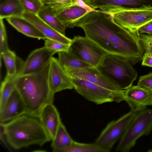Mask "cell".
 <instances>
[{
    "label": "cell",
    "instance_id": "cell-1",
    "mask_svg": "<svg viewBox=\"0 0 152 152\" xmlns=\"http://www.w3.org/2000/svg\"><path fill=\"white\" fill-rule=\"evenodd\" d=\"M77 27L85 37L109 54L120 56L134 65L141 61L145 51L138 30L133 31L117 23L113 16L101 11L88 13Z\"/></svg>",
    "mask_w": 152,
    "mask_h": 152
},
{
    "label": "cell",
    "instance_id": "cell-2",
    "mask_svg": "<svg viewBox=\"0 0 152 152\" xmlns=\"http://www.w3.org/2000/svg\"><path fill=\"white\" fill-rule=\"evenodd\" d=\"M50 62L37 72L18 75L14 78L15 88L24 103L27 114L38 117L42 107L52 103L48 80Z\"/></svg>",
    "mask_w": 152,
    "mask_h": 152
},
{
    "label": "cell",
    "instance_id": "cell-3",
    "mask_svg": "<svg viewBox=\"0 0 152 152\" xmlns=\"http://www.w3.org/2000/svg\"><path fill=\"white\" fill-rule=\"evenodd\" d=\"M0 124L8 145L16 150L33 145L41 146L51 140L38 117L25 114Z\"/></svg>",
    "mask_w": 152,
    "mask_h": 152
},
{
    "label": "cell",
    "instance_id": "cell-4",
    "mask_svg": "<svg viewBox=\"0 0 152 152\" xmlns=\"http://www.w3.org/2000/svg\"><path fill=\"white\" fill-rule=\"evenodd\" d=\"M132 64L120 56L108 54L97 68L110 82L125 91L132 86L137 77V72Z\"/></svg>",
    "mask_w": 152,
    "mask_h": 152
},
{
    "label": "cell",
    "instance_id": "cell-5",
    "mask_svg": "<svg viewBox=\"0 0 152 152\" xmlns=\"http://www.w3.org/2000/svg\"><path fill=\"white\" fill-rule=\"evenodd\" d=\"M152 130V109H145L137 112L120 141L116 151L128 152L140 137L148 135Z\"/></svg>",
    "mask_w": 152,
    "mask_h": 152
},
{
    "label": "cell",
    "instance_id": "cell-6",
    "mask_svg": "<svg viewBox=\"0 0 152 152\" xmlns=\"http://www.w3.org/2000/svg\"><path fill=\"white\" fill-rule=\"evenodd\" d=\"M71 78L74 89L85 99L96 104L124 100V91H113L83 79Z\"/></svg>",
    "mask_w": 152,
    "mask_h": 152
},
{
    "label": "cell",
    "instance_id": "cell-7",
    "mask_svg": "<svg viewBox=\"0 0 152 152\" xmlns=\"http://www.w3.org/2000/svg\"><path fill=\"white\" fill-rule=\"evenodd\" d=\"M138 111L131 110L118 119L109 123L94 142L106 152L110 151L122 137Z\"/></svg>",
    "mask_w": 152,
    "mask_h": 152
},
{
    "label": "cell",
    "instance_id": "cell-8",
    "mask_svg": "<svg viewBox=\"0 0 152 152\" xmlns=\"http://www.w3.org/2000/svg\"><path fill=\"white\" fill-rule=\"evenodd\" d=\"M68 51L79 59L96 68L108 54L85 36H75Z\"/></svg>",
    "mask_w": 152,
    "mask_h": 152
},
{
    "label": "cell",
    "instance_id": "cell-9",
    "mask_svg": "<svg viewBox=\"0 0 152 152\" xmlns=\"http://www.w3.org/2000/svg\"><path fill=\"white\" fill-rule=\"evenodd\" d=\"M86 2L92 8H99L111 15L125 10L152 9V0H86Z\"/></svg>",
    "mask_w": 152,
    "mask_h": 152
},
{
    "label": "cell",
    "instance_id": "cell-10",
    "mask_svg": "<svg viewBox=\"0 0 152 152\" xmlns=\"http://www.w3.org/2000/svg\"><path fill=\"white\" fill-rule=\"evenodd\" d=\"M48 80L50 100L52 103L56 93L65 90L74 89L71 78L61 66L58 59L53 56L50 61Z\"/></svg>",
    "mask_w": 152,
    "mask_h": 152
},
{
    "label": "cell",
    "instance_id": "cell-11",
    "mask_svg": "<svg viewBox=\"0 0 152 152\" xmlns=\"http://www.w3.org/2000/svg\"><path fill=\"white\" fill-rule=\"evenodd\" d=\"M112 16L115 22L121 26L131 30L137 31L152 20V9L125 10Z\"/></svg>",
    "mask_w": 152,
    "mask_h": 152
},
{
    "label": "cell",
    "instance_id": "cell-12",
    "mask_svg": "<svg viewBox=\"0 0 152 152\" xmlns=\"http://www.w3.org/2000/svg\"><path fill=\"white\" fill-rule=\"evenodd\" d=\"M56 53V51L45 46L33 50L23 62L18 75L28 74L39 71L49 63L53 55Z\"/></svg>",
    "mask_w": 152,
    "mask_h": 152
},
{
    "label": "cell",
    "instance_id": "cell-13",
    "mask_svg": "<svg viewBox=\"0 0 152 152\" xmlns=\"http://www.w3.org/2000/svg\"><path fill=\"white\" fill-rule=\"evenodd\" d=\"M124 101L131 110L138 111L152 105V90L132 86L124 91Z\"/></svg>",
    "mask_w": 152,
    "mask_h": 152
},
{
    "label": "cell",
    "instance_id": "cell-14",
    "mask_svg": "<svg viewBox=\"0 0 152 152\" xmlns=\"http://www.w3.org/2000/svg\"><path fill=\"white\" fill-rule=\"evenodd\" d=\"M70 77L83 79L107 89L114 91L121 90L106 79L97 68L87 67L80 69H68L64 70Z\"/></svg>",
    "mask_w": 152,
    "mask_h": 152
},
{
    "label": "cell",
    "instance_id": "cell-15",
    "mask_svg": "<svg viewBox=\"0 0 152 152\" xmlns=\"http://www.w3.org/2000/svg\"><path fill=\"white\" fill-rule=\"evenodd\" d=\"M26 114L24 103L14 88L2 109L0 110V123H4Z\"/></svg>",
    "mask_w": 152,
    "mask_h": 152
},
{
    "label": "cell",
    "instance_id": "cell-16",
    "mask_svg": "<svg viewBox=\"0 0 152 152\" xmlns=\"http://www.w3.org/2000/svg\"><path fill=\"white\" fill-rule=\"evenodd\" d=\"M22 17L30 22L46 37L66 44L70 45L72 39L64 35L49 25L37 14L26 11L23 12Z\"/></svg>",
    "mask_w": 152,
    "mask_h": 152
},
{
    "label": "cell",
    "instance_id": "cell-17",
    "mask_svg": "<svg viewBox=\"0 0 152 152\" xmlns=\"http://www.w3.org/2000/svg\"><path fill=\"white\" fill-rule=\"evenodd\" d=\"M38 117L52 141L61 122L57 109L53 103H48L41 109Z\"/></svg>",
    "mask_w": 152,
    "mask_h": 152
},
{
    "label": "cell",
    "instance_id": "cell-18",
    "mask_svg": "<svg viewBox=\"0 0 152 152\" xmlns=\"http://www.w3.org/2000/svg\"><path fill=\"white\" fill-rule=\"evenodd\" d=\"M52 10L56 16L65 26L70 28L76 26L81 19L89 13L85 9L75 5Z\"/></svg>",
    "mask_w": 152,
    "mask_h": 152
},
{
    "label": "cell",
    "instance_id": "cell-19",
    "mask_svg": "<svg viewBox=\"0 0 152 152\" xmlns=\"http://www.w3.org/2000/svg\"><path fill=\"white\" fill-rule=\"evenodd\" d=\"M6 20L17 31L27 36L38 39H47L36 28L22 17H11Z\"/></svg>",
    "mask_w": 152,
    "mask_h": 152
},
{
    "label": "cell",
    "instance_id": "cell-20",
    "mask_svg": "<svg viewBox=\"0 0 152 152\" xmlns=\"http://www.w3.org/2000/svg\"><path fill=\"white\" fill-rule=\"evenodd\" d=\"M74 140L70 137L64 125L61 122L55 136L52 140L51 147L54 152H63L73 144Z\"/></svg>",
    "mask_w": 152,
    "mask_h": 152
},
{
    "label": "cell",
    "instance_id": "cell-21",
    "mask_svg": "<svg viewBox=\"0 0 152 152\" xmlns=\"http://www.w3.org/2000/svg\"><path fill=\"white\" fill-rule=\"evenodd\" d=\"M3 59L7 71L6 76L15 77L19 73L23 61L18 58L15 53L10 49L0 56Z\"/></svg>",
    "mask_w": 152,
    "mask_h": 152
},
{
    "label": "cell",
    "instance_id": "cell-22",
    "mask_svg": "<svg viewBox=\"0 0 152 152\" xmlns=\"http://www.w3.org/2000/svg\"><path fill=\"white\" fill-rule=\"evenodd\" d=\"M25 10L21 0H3L0 5V18L22 17Z\"/></svg>",
    "mask_w": 152,
    "mask_h": 152
},
{
    "label": "cell",
    "instance_id": "cell-23",
    "mask_svg": "<svg viewBox=\"0 0 152 152\" xmlns=\"http://www.w3.org/2000/svg\"><path fill=\"white\" fill-rule=\"evenodd\" d=\"M59 63L64 69L94 67L77 58L69 51L58 53Z\"/></svg>",
    "mask_w": 152,
    "mask_h": 152
},
{
    "label": "cell",
    "instance_id": "cell-24",
    "mask_svg": "<svg viewBox=\"0 0 152 152\" xmlns=\"http://www.w3.org/2000/svg\"><path fill=\"white\" fill-rule=\"evenodd\" d=\"M37 15L49 25L65 35L66 28L56 16L51 8L45 5Z\"/></svg>",
    "mask_w": 152,
    "mask_h": 152
},
{
    "label": "cell",
    "instance_id": "cell-25",
    "mask_svg": "<svg viewBox=\"0 0 152 152\" xmlns=\"http://www.w3.org/2000/svg\"><path fill=\"white\" fill-rule=\"evenodd\" d=\"M14 78L6 76L1 84L0 110L3 108L15 88L14 83Z\"/></svg>",
    "mask_w": 152,
    "mask_h": 152
},
{
    "label": "cell",
    "instance_id": "cell-26",
    "mask_svg": "<svg viewBox=\"0 0 152 152\" xmlns=\"http://www.w3.org/2000/svg\"><path fill=\"white\" fill-rule=\"evenodd\" d=\"M63 152H106L94 142L81 143L74 141L72 145Z\"/></svg>",
    "mask_w": 152,
    "mask_h": 152
},
{
    "label": "cell",
    "instance_id": "cell-27",
    "mask_svg": "<svg viewBox=\"0 0 152 152\" xmlns=\"http://www.w3.org/2000/svg\"><path fill=\"white\" fill-rule=\"evenodd\" d=\"M25 10L37 14L45 4L42 0H21Z\"/></svg>",
    "mask_w": 152,
    "mask_h": 152
},
{
    "label": "cell",
    "instance_id": "cell-28",
    "mask_svg": "<svg viewBox=\"0 0 152 152\" xmlns=\"http://www.w3.org/2000/svg\"><path fill=\"white\" fill-rule=\"evenodd\" d=\"M45 40L44 46L53 50L57 53L69 51L70 45L49 39H46Z\"/></svg>",
    "mask_w": 152,
    "mask_h": 152
},
{
    "label": "cell",
    "instance_id": "cell-29",
    "mask_svg": "<svg viewBox=\"0 0 152 152\" xmlns=\"http://www.w3.org/2000/svg\"><path fill=\"white\" fill-rule=\"evenodd\" d=\"M3 19L0 18V56L9 49L5 26Z\"/></svg>",
    "mask_w": 152,
    "mask_h": 152
},
{
    "label": "cell",
    "instance_id": "cell-30",
    "mask_svg": "<svg viewBox=\"0 0 152 152\" xmlns=\"http://www.w3.org/2000/svg\"><path fill=\"white\" fill-rule=\"evenodd\" d=\"M44 4L53 10L60 9L74 5L73 0H45Z\"/></svg>",
    "mask_w": 152,
    "mask_h": 152
},
{
    "label": "cell",
    "instance_id": "cell-31",
    "mask_svg": "<svg viewBox=\"0 0 152 152\" xmlns=\"http://www.w3.org/2000/svg\"><path fill=\"white\" fill-rule=\"evenodd\" d=\"M139 38L145 52L152 56V34L139 33Z\"/></svg>",
    "mask_w": 152,
    "mask_h": 152
},
{
    "label": "cell",
    "instance_id": "cell-32",
    "mask_svg": "<svg viewBox=\"0 0 152 152\" xmlns=\"http://www.w3.org/2000/svg\"><path fill=\"white\" fill-rule=\"evenodd\" d=\"M137 85L152 90V72L140 77Z\"/></svg>",
    "mask_w": 152,
    "mask_h": 152
},
{
    "label": "cell",
    "instance_id": "cell-33",
    "mask_svg": "<svg viewBox=\"0 0 152 152\" xmlns=\"http://www.w3.org/2000/svg\"><path fill=\"white\" fill-rule=\"evenodd\" d=\"M74 5H76L86 10L88 12H99V10L94 9L87 5L83 0H73Z\"/></svg>",
    "mask_w": 152,
    "mask_h": 152
},
{
    "label": "cell",
    "instance_id": "cell-34",
    "mask_svg": "<svg viewBox=\"0 0 152 152\" xmlns=\"http://www.w3.org/2000/svg\"><path fill=\"white\" fill-rule=\"evenodd\" d=\"M138 31L140 33L152 34V20L140 28Z\"/></svg>",
    "mask_w": 152,
    "mask_h": 152
},
{
    "label": "cell",
    "instance_id": "cell-35",
    "mask_svg": "<svg viewBox=\"0 0 152 152\" xmlns=\"http://www.w3.org/2000/svg\"><path fill=\"white\" fill-rule=\"evenodd\" d=\"M142 65L152 67V56L145 52L142 59Z\"/></svg>",
    "mask_w": 152,
    "mask_h": 152
},
{
    "label": "cell",
    "instance_id": "cell-36",
    "mask_svg": "<svg viewBox=\"0 0 152 152\" xmlns=\"http://www.w3.org/2000/svg\"><path fill=\"white\" fill-rule=\"evenodd\" d=\"M148 152H152V149H150V150H149L148 151Z\"/></svg>",
    "mask_w": 152,
    "mask_h": 152
},
{
    "label": "cell",
    "instance_id": "cell-37",
    "mask_svg": "<svg viewBox=\"0 0 152 152\" xmlns=\"http://www.w3.org/2000/svg\"><path fill=\"white\" fill-rule=\"evenodd\" d=\"M45 0H42V2H43L44 1H45Z\"/></svg>",
    "mask_w": 152,
    "mask_h": 152
}]
</instances>
